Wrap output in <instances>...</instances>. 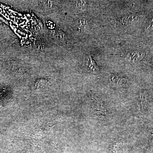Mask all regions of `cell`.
Segmentation results:
<instances>
[{"mask_svg": "<svg viewBox=\"0 0 153 153\" xmlns=\"http://www.w3.org/2000/svg\"><path fill=\"white\" fill-rule=\"evenodd\" d=\"M123 78L119 75H113L110 79V81L112 83L118 84L119 83L122 82Z\"/></svg>", "mask_w": 153, "mask_h": 153, "instance_id": "obj_4", "label": "cell"}, {"mask_svg": "<svg viewBox=\"0 0 153 153\" xmlns=\"http://www.w3.org/2000/svg\"><path fill=\"white\" fill-rule=\"evenodd\" d=\"M88 2L86 1H76V7L78 9H85L87 7Z\"/></svg>", "mask_w": 153, "mask_h": 153, "instance_id": "obj_5", "label": "cell"}, {"mask_svg": "<svg viewBox=\"0 0 153 153\" xmlns=\"http://www.w3.org/2000/svg\"><path fill=\"white\" fill-rule=\"evenodd\" d=\"M124 56L129 62L136 63L143 58L144 53L141 51H132L127 52Z\"/></svg>", "mask_w": 153, "mask_h": 153, "instance_id": "obj_1", "label": "cell"}, {"mask_svg": "<svg viewBox=\"0 0 153 153\" xmlns=\"http://www.w3.org/2000/svg\"><path fill=\"white\" fill-rule=\"evenodd\" d=\"M137 18V16L136 15L123 16L118 19L117 22L121 26H126L136 20Z\"/></svg>", "mask_w": 153, "mask_h": 153, "instance_id": "obj_2", "label": "cell"}, {"mask_svg": "<svg viewBox=\"0 0 153 153\" xmlns=\"http://www.w3.org/2000/svg\"><path fill=\"white\" fill-rule=\"evenodd\" d=\"M88 24V21L85 19H81L79 21V26L81 27H85Z\"/></svg>", "mask_w": 153, "mask_h": 153, "instance_id": "obj_6", "label": "cell"}, {"mask_svg": "<svg viewBox=\"0 0 153 153\" xmlns=\"http://www.w3.org/2000/svg\"><path fill=\"white\" fill-rule=\"evenodd\" d=\"M86 64L89 70L92 72H97L100 70L99 67L97 65L90 54H88L86 56Z\"/></svg>", "mask_w": 153, "mask_h": 153, "instance_id": "obj_3", "label": "cell"}, {"mask_svg": "<svg viewBox=\"0 0 153 153\" xmlns=\"http://www.w3.org/2000/svg\"><path fill=\"white\" fill-rule=\"evenodd\" d=\"M152 28H153V19L150 21L149 24V26H148L147 29L149 30V29H152Z\"/></svg>", "mask_w": 153, "mask_h": 153, "instance_id": "obj_7", "label": "cell"}]
</instances>
